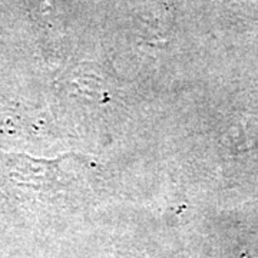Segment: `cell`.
Instances as JSON below:
<instances>
[{
  "mask_svg": "<svg viewBox=\"0 0 258 258\" xmlns=\"http://www.w3.org/2000/svg\"><path fill=\"white\" fill-rule=\"evenodd\" d=\"M244 258H247V257H244Z\"/></svg>",
  "mask_w": 258,
  "mask_h": 258,
  "instance_id": "cell-1",
  "label": "cell"
}]
</instances>
